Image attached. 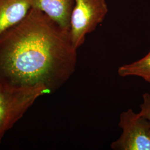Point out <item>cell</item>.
<instances>
[{
  "label": "cell",
  "mask_w": 150,
  "mask_h": 150,
  "mask_svg": "<svg viewBox=\"0 0 150 150\" xmlns=\"http://www.w3.org/2000/svg\"><path fill=\"white\" fill-rule=\"evenodd\" d=\"M118 126L122 129L111 144L114 150H150V121L129 108L120 114Z\"/></svg>",
  "instance_id": "4"
},
{
  "label": "cell",
  "mask_w": 150,
  "mask_h": 150,
  "mask_svg": "<svg viewBox=\"0 0 150 150\" xmlns=\"http://www.w3.org/2000/svg\"><path fill=\"white\" fill-rule=\"evenodd\" d=\"M31 8L29 0H0V35L21 21Z\"/></svg>",
  "instance_id": "6"
},
{
  "label": "cell",
  "mask_w": 150,
  "mask_h": 150,
  "mask_svg": "<svg viewBox=\"0 0 150 150\" xmlns=\"http://www.w3.org/2000/svg\"><path fill=\"white\" fill-rule=\"evenodd\" d=\"M31 8L43 12L66 32H70V20L75 0H29Z\"/></svg>",
  "instance_id": "5"
},
{
  "label": "cell",
  "mask_w": 150,
  "mask_h": 150,
  "mask_svg": "<svg viewBox=\"0 0 150 150\" xmlns=\"http://www.w3.org/2000/svg\"><path fill=\"white\" fill-rule=\"evenodd\" d=\"M107 12L105 0H75L70 20V36L76 50L85 42L86 35L103 21Z\"/></svg>",
  "instance_id": "3"
},
{
  "label": "cell",
  "mask_w": 150,
  "mask_h": 150,
  "mask_svg": "<svg viewBox=\"0 0 150 150\" xmlns=\"http://www.w3.org/2000/svg\"><path fill=\"white\" fill-rule=\"evenodd\" d=\"M143 102L140 105L141 111L139 113L150 121V94L145 93L143 96Z\"/></svg>",
  "instance_id": "8"
},
{
  "label": "cell",
  "mask_w": 150,
  "mask_h": 150,
  "mask_svg": "<svg viewBox=\"0 0 150 150\" xmlns=\"http://www.w3.org/2000/svg\"><path fill=\"white\" fill-rule=\"evenodd\" d=\"M118 74L121 77H139L150 83V51L139 60L120 67Z\"/></svg>",
  "instance_id": "7"
},
{
  "label": "cell",
  "mask_w": 150,
  "mask_h": 150,
  "mask_svg": "<svg viewBox=\"0 0 150 150\" xmlns=\"http://www.w3.org/2000/svg\"><path fill=\"white\" fill-rule=\"evenodd\" d=\"M77 60L70 32L37 9L0 35V85L45 86L52 93L73 75Z\"/></svg>",
  "instance_id": "1"
},
{
  "label": "cell",
  "mask_w": 150,
  "mask_h": 150,
  "mask_svg": "<svg viewBox=\"0 0 150 150\" xmlns=\"http://www.w3.org/2000/svg\"><path fill=\"white\" fill-rule=\"evenodd\" d=\"M50 93L45 86L20 87L0 85V143L6 133L38 98Z\"/></svg>",
  "instance_id": "2"
}]
</instances>
